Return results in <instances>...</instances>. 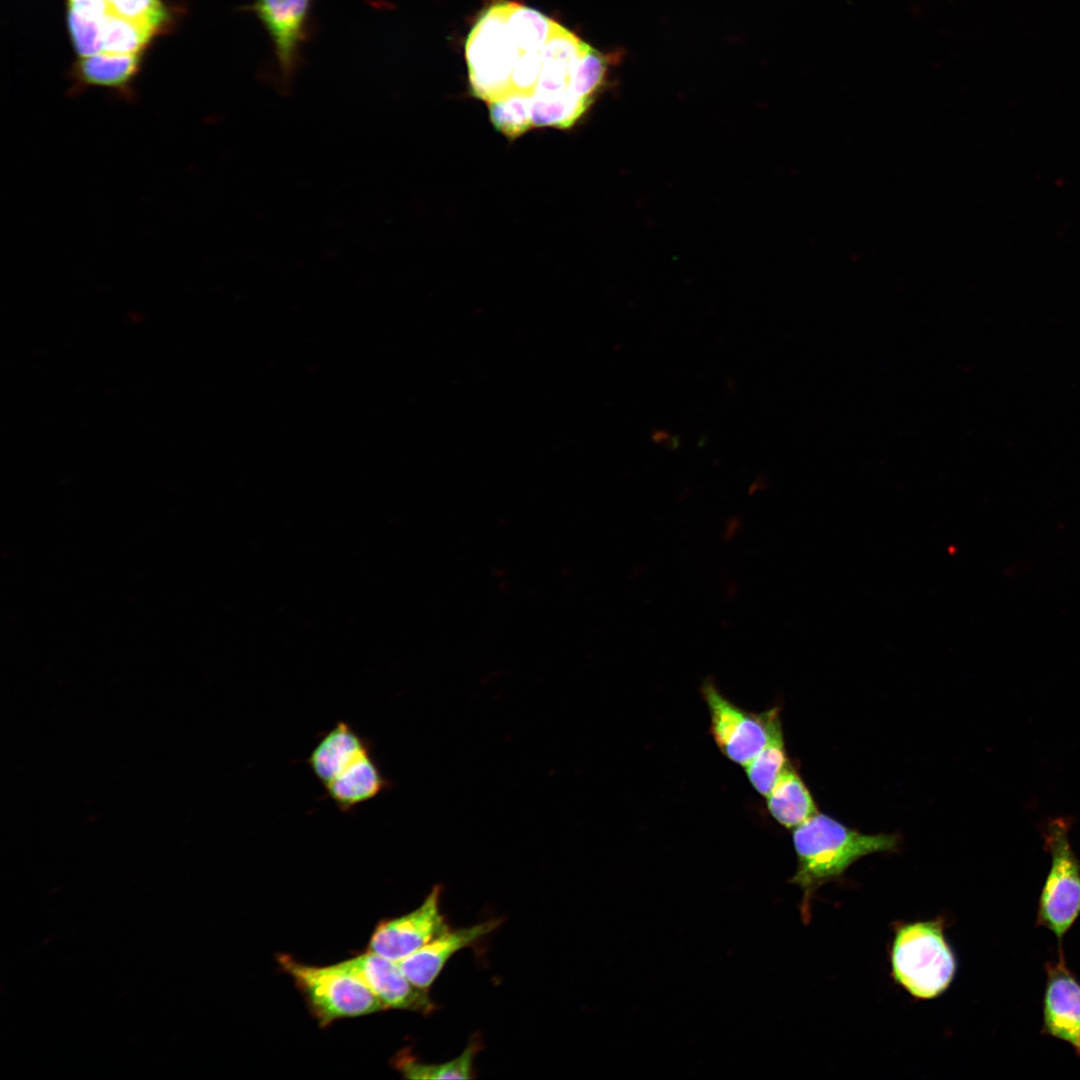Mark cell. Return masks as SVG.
Listing matches in <instances>:
<instances>
[{
    "instance_id": "1",
    "label": "cell",
    "mask_w": 1080,
    "mask_h": 1080,
    "mask_svg": "<svg viewBox=\"0 0 1080 1080\" xmlns=\"http://www.w3.org/2000/svg\"><path fill=\"white\" fill-rule=\"evenodd\" d=\"M472 94L509 139L538 127L567 129L599 90L607 59L543 13L500 1L479 17L465 44Z\"/></svg>"
},
{
    "instance_id": "2",
    "label": "cell",
    "mask_w": 1080,
    "mask_h": 1080,
    "mask_svg": "<svg viewBox=\"0 0 1080 1080\" xmlns=\"http://www.w3.org/2000/svg\"><path fill=\"white\" fill-rule=\"evenodd\" d=\"M66 22L77 58L136 56L174 23L164 0H65Z\"/></svg>"
},
{
    "instance_id": "3",
    "label": "cell",
    "mask_w": 1080,
    "mask_h": 1080,
    "mask_svg": "<svg viewBox=\"0 0 1080 1080\" xmlns=\"http://www.w3.org/2000/svg\"><path fill=\"white\" fill-rule=\"evenodd\" d=\"M793 844L798 865L791 882L802 891L801 916L811 919L815 892L839 878L854 862L869 854L896 850L895 834H863L822 813L794 828Z\"/></svg>"
},
{
    "instance_id": "4",
    "label": "cell",
    "mask_w": 1080,
    "mask_h": 1080,
    "mask_svg": "<svg viewBox=\"0 0 1080 1080\" xmlns=\"http://www.w3.org/2000/svg\"><path fill=\"white\" fill-rule=\"evenodd\" d=\"M944 920L902 923L890 947L894 981L916 999L943 994L954 979L957 962L944 934Z\"/></svg>"
},
{
    "instance_id": "5",
    "label": "cell",
    "mask_w": 1080,
    "mask_h": 1080,
    "mask_svg": "<svg viewBox=\"0 0 1080 1080\" xmlns=\"http://www.w3.org/2000/svg\"><path fill=\"white\" fill-rule=\"evenodd\" d=\"M277 962L294 981L321 1028L344 1019L385 1010L384 1005L354 974L337 963L315 966L291 955L279 954Z\"/></svg>"
},
{
    "instance_id": "6",
    "label": "cell",
    "mask_w": 1080,
    "mask_h": 1080,
    "mask_svg": "<svg viewBox=\"0 0 1080 1080\" xmlns=\"http://www.w3.org/2000/svg\"><path fill=\"white\" fill-rule=\"evenodd\" d=\"M1070 826L1069 818L1058 817L1043 830L1051 864L1037 903L1036 925L1049 930L1059 946L1080 916V860L1069 840Z\"/></svg>"
},
{
    "instance_id": "7",
    "label": "cell",
    "mask_w": 1080,
    "mask_h": 1080,
    "mask_svg": "<svg viewBox=\"0 0 1080 1080\" xmlns=\"http://www.w3.org/2000/svg\"><path fill=\"white\" fill-rule=\"evenodd\" d=\"M702 694L715 742L727 758L745 767L767 744L780 721L778 708L763 713L744 711L724 697L711 680L704 681Z\"/></svg>"
},
{
    "instance_id": "8",
    "label": "cell",
    "mask_w": 1080,
    "mask_h": 1080,
    "mask_svg": "<svg viewBox=\"0 0 1080 1080\" xmlns=\"http://www.w3.org/2000/svg\"><path fill=\"white\" fill-rule=\"evenodd\" d=\"M314 0H253L241 7L263 26L272 44L279 78L289 86L302 63L311 33Z\"/></svg>"
},
{
    "instance_id": "9",
    "label": "cell",
    "mask_w": 1080,
    "mask_h": 1080,
    "mask_svg": "<svg viewBox=\"0 0 1080 1080\" xmlns=\"http://www.w3.org/2000/svg\"><path fill=\"white\" fill-rule=\"evenodd\" d=\"M441 892V886L435 885L413 911L381 920L371 935L367 949L398 962L450 929L440 910Z\"/></svg>"
},
{
    "instance_id": "10",
    "label": "cell",
    "mask_w": 1080,
    "mask_h": 1080,
    "mask_svg": "<svg viewBox=\"0 0 1080 1080\" xmlns=\"http://www.w3.org/2000/svg\"><path fill=\"white\" fill-rule=\"evenodd\" d=\"M337 964L358 977L385 1009L406 1010L425 1015L436 1009L428 990L415 986L396 961L367 949Z\"/></svg>"
},
{
    "instance_id": "11",
    "label": "cell",
    "mask_w": 1080,
    "mask_h": 1080,
    "mask_svg": "<svg viewBox=\"0 0 1080 1080\" xmlns=\"http://www.w3.org/2000/svg\"><path fill=\"white\" fill-rule=\"evenodd\" d=\"M1045 972L1041 1032L1068 1043L1080 1057V981L1068 968L1062 946Z\"/></svg>"
},
{
    "instance_id": "12",
    "label": "cell",
    "mask_w": 1080,
    "mask_h": 1080,
    "mask_svg": "<svg viewBox=\"0 0 1080 1080\" xmlns=\"http://www.w3.org/2000/svg\"><path fill=\"white\" fill-rule=\"evenodd\" d=\"M500 923L493 919L470 927L450 928L398 964L415 986L428 990L454 954L489 935Z\"/></svg>"
},
{
    "instance_id": "13",
    "label": "cell",
    "mask_w": 1080,
    "mask_h": 1080,
    "mask_svg": "<svg viewBox=\"0 0 1080 1080\" xmlns=\"http://www.w3.org/2000/svg\"><path fill=\"white\" fill-rule=\"evenodd\" d=\"M371 751L372 744L368 738L348 722L338 721L320 736L307 758V764L324 786Z\"/></svg>"
},
{
    "instance_id": "14",
    "label": "cell",
    "mask_w": 1080,
    "mask_h": 1080,
    "mask_svg": "<svg viewBox=\"0 0 1080 1080\" xmlns=\"http://www.w3.org/2000/svg\"><path fill=\"white\" fill-rule=\"evenodd\" d=\"M323 787L336 808L348 813L389 789L391 781L371 751Z\"/></svg>"
},
{
    "instance_id": "15",
    "label": "cell",
    "mask_w": 1080,
    "mask_h": 1080,
    "mask_svg": "<svg viewBox=\"0 0 1080 1080\" xmlns=\"http://www.w3.org/2000/svg\"><path fill=\"white\" fill-rule=\"evenodd\" d=\"M767 807L773 818L787 828H796L818 813L809 789L790 762L767 796Z\"/></svg>"
},
{
    "instance_id": "16",
    "label": "cell",
    "mask_w": 1080,
    "mask_h": 1080,
    "mask_svg": "<svg viewBox=\"0 0 1080 1080\" xmlns=\"http://www.w3.org/2000/svg\"><path fill=\"white\" fill-rule=\"evenodd\" d=\"M480 1049L478 1041H471L459 1056L439 1064L423 1063L404 1050L394 1057L393 1065L406 1079H471L473 1062Z\"/></svg>"
},
{
    "instance_id": "17",
    "label": "cell",
    "mask_w": 1080,
    "mask_h": 1080,
    "mask_svg": "<svg viewBox=\"0 0 1080 1080\" xmlns=\"http://www.w3.org/2000/svg\"><path fill=\"white\" fill-rule=\"evenodd\" d=\"M788 763L779 721L774 726L767 744L744 768L752 786L767 797Z\"/></svg>"
},
{
    "instance_id": "18",
    "label": "cell",
    "mask_w": 1080,
    "mask_h": 1080,
    "mask_svg": "<svg viewBox=\"0 0 1080 1080\" xmlns=\"http://www.w3.org/2000/svg\"><path fill=\"white\" fill-rule=\"evenodd\" d=\"M671 436L667 431L656 429L651 433V439L657 444H666L671 440Z\"/></svg>"
}]
</instances>
